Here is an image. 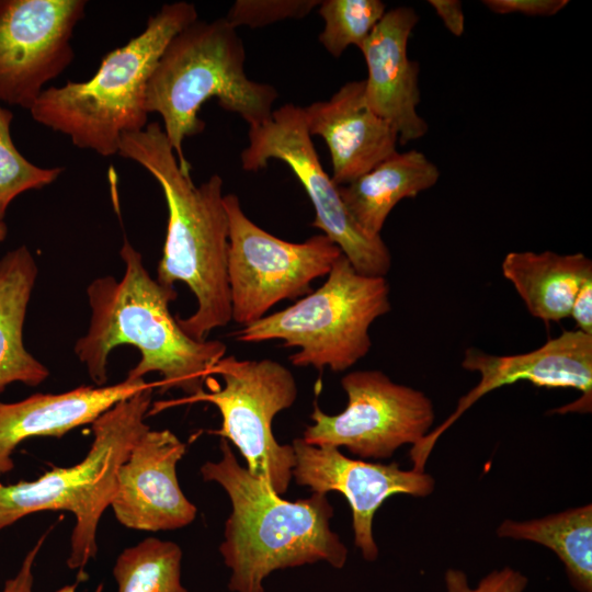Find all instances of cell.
Segmentation results:
<instances>
[{
	"mask_svg": "<svg viewBox=\"0 0 592 592\" xmlns=\"http://www.w3.org/2000/svg\"><path fill=\"white\" fill-rule=\"evenodd\" d=\"M119 255L125 264L123 277H98L87 288L91 319L87 333L75 344L76 355L94 384L104 386L110 353L118 345H133L140 361L127 379L157 372L160 392L180 389L187 397L197 395L227 346L218 340H194L180 328L169 310L177 291L150 276L127 238Z\"/></svg>",
	"mask_w": 592,
	"mask_h": 592,
	"instance_id": "1",
	"label": "cell"
},
{
	"mask_svg": "<svg viewBox=\"0 0 592 592\" xmlns=\"http://www.w3.org/2000/svg\"><path fill=\"white\" fill-rule=\"evenodd\" d=\"M117 155L140 164L163 192L168 227L156 280L166 287H174L175 282L189 286L197 309L177 321L192 339L207 340L212 330L232 320L223 179L213 174L196 186L191 175L180 169L158 122L147 124L140 132L124 134Z\"/></svg>",
	"mask_w": 592,
	"mask_h": 592,
	"instance_id": "2",
	"label": "cell"
},
{
	"mask_svg": "<svg viewBox=\"0 0 592 592\" xmlns=\"http://www.w3.org/2000/svg\"><path fill=\"white\" fill-rule=\"evenodd\" d=\"M221 458L201 467L204 481L228 494L232 511L225 523L219 551L231 570L232 592H264V579L275 570L326 561L344 567L348 548L330 528L333 508L326 493L297 501L282 499L242 467L227 440Z\"/></svg>",
	"mask_w": 592,
	"mask_h": 592,
	"instance_id": "3",
	"label": "cell"
},
{
	"mask_svg": "<svg viewBox=\"0 0 592 592\" xmlns=\"http://www.w3.org/2000/svg\"><path fill=\"white\" fill-rule=\"evenodd\" d=\"M246 49L237 29L225 18L196 20L169 42L149 78L146 111L158 113L180 169L191 175L183 151L186 137L201 134L198 113L215 98L219 106L238 114L249 127L273 113L277 90L247 77Z\"/></svg>",
	"mask_w": 592,
	"mask_h": 592,
	"instance_id": "4",
	"label": "cell"
},
{
	"mask_svg": "<svg viewBox=\"0 0 592 592\" xmlns=\"http://www.w3.org/2000/svg\"><path fill=\"white\" fill-rule=\"evenodd\" d=\"M198 19L194 4H163L144 31L109 52L86 81L46 88L29 110L32 118L102 157L118 153L124 134L147 126L149 78L169 42Z\"/></svg>",
	"mask_w": 592,
	"mask_h": 592,
	"instance_id": "5",
	"label": "cell"
},
{
	"mask_svg": "<svg viewBox=\"0 0 592 592\" xmlns=\"http://www.w3.org/2000/svg\"><path fill=\"white\" fill-rule=\"evenodd\" d=\"M156 383L126 398L92 423L86 457L70 467H54L32 481L0 482V531L29 514L69 511L76 522L70 537L69 569L79 570L98 551L96 530L116 490L119 466L150 428L145 422Z\"/></svg>",
	"mask_w": 592,
	"mask_h": 592,
	"instance_id": "6",
	"label": "cell"
},
{
	"mask_svg": "<svg viewBox=\"0 0 592 592\" xmlns=\"http://www.w3.org/2000/svg\"><path fill=\"white\" fill-rule=\"evenodd\" d=\"M389 310L387 280L358 273L342 254L318 289L242 327L235 338L246 343L281 340L285 348H298L289 356L293 365L342 372L369 352V327Z\"/></svg>",
	"mask_w": 592,
	"mask_h": 592,
	"instance_id": "7",
	"label": "cell"
},
{
	"mask_svg": "<svg viewBox=\"0 0 592 592\" xmlns=\"http://www.w3.org/2000/svg\"><path fill=\"white\" fill-rule=\"evenodd\" d=\"M208 388L175 403L209 402L220 412L221 426L214 433L230 441L244 457L248 471L276 494L288 489L295 455L292 445L280 444L272 432L274 417L297 398L292 372L264 358H220L207 377Z\"/></svg>",
	"mask_w": 592,
	"mask_h": 592,
	"instance_id": "8",
	"label": "cell"
},
{
	"mask_svg": "<svg viewBox=\"0 0 592 592\" xmlns=\"http://www.w3.org/2000/svg\"><path fill=\"white\" fill-rule=\"evenodd\" d=\"M228 217L231 319L242 327L265 317L283 299L311 293L343 254L326 235L303 242L280 239L253 223L235 194L224 195Z\"/></svg>",
	"mask_w": 592,
	"mask_h": 592,
	"instance_id": "9",
	"label": "cell"
},
{
	"mask_svg": "<svg viewBox=\"0 0 592 592\" xmlns=\"http://www.w3.org/2000/svg\"><path fill=\"white\" fill-rule=\"evenodd\" d=\"M248 146L241 151V167L255 172L272 159L284 162L307 193L314 209L311 226L322 230L346 257L355 271L368 276L389 272L391 255L382 237H368L348 214L338 185L323 170L303 107L286 103L273 110L269 119L249 127Z\"/></svg>",
	"mask_w": 592,
	"mask_h": 592,
	"instance_id": "10",
	"label": "cell"
},
{
	"mask_svg": "<svg viewBox=\"0 0 592 592\" xmlns=\"http://www.w3.org/2000/svg\"><path fill=\"white\" fill-rule=\"evenodd\" d=\"M348 405L339 414L315 402L314 423L303 440L315 446H344L361 458H388L406 444H418L431 431L435 413L421 390L392 382L380 371H355L341 378Z\"/></svg>",
	"mask_w": 592,
	"mask_h": 592,
	"instance_id": "11",
	"label": "cell"
},
{
	"mask_svg": "<svg viewBox=\"0 0 592 592\" xmlns=\"http://www.w3.org/2000/svg\"><path fill=\"white\" fill-rule=\"evenodd\" d=\"M86 0H0V103L30 110L75 58Z\"/></svg>",
	"mask_w": 592,
	"mask_h": 592,
	"instance_id": "12",
	"label": "cell"
},
{
	"mask_svg": "<svg viewBox=\"0 0 592 592\" xmlns=\"http://www.w3.org/2000/svg\"><path fill=\"white\" fill-rule=\"evenodd\" d=\"M463 368L476 372L478 384L463 396L454 412L410 449L413 469L424 471L439 437L481 397L494 389L526 380L538 387L572 388L579 399L551 412H591L592 407V335L580 330H566L540 348L515 355H493L476 348L465 351Z\"/></svg>",
	"mask_w": 592,
	"mask_h": 592,
	"instance_id": "13",
	"label": "cell"
},
{
	"mask_svg": "<svg viewBox=\"0 0 592 592\" xmlns=\"http://www.w3.org/2000/svg\"><path fill=\"white\" fill-rule=\"evenodd\" d=\"M293 477L312 492L337 491L352 510L354 544L366 561H375L378 547L373 536V519L382 504L394 494L424 498L435 487L434 478L414 469H401L398 463H368L344 456L338 447L315 446L303 437L293 441Z\"/></svg>",
	"mask_w": 592,
	"mask_h": 592,
	"instance_id": "14",
	"label": "cell"
},
{
	"mask_svg": "<svg viewBox=\"0 0 592 592\" xmlns=\"http://www.w3.org/2000/svg\"><path fill=\"white\" fill-rule=\"evenodd\" d=\"M186 445L169 430L146 431L119 466L111 508L125 527L169 531L191 524L196 506L184 496L177 464Z\"/></svg>",
	"mask_w": 592,
	"mask_h": 592,
	"instance_id": "15",
	"label": "cell"
},
{
	"mask_svg": "<svg viewBox=\"0 0 592 592\" xmlns=\"http://www.w3.org/2000/svg\"><path fill=\"white\" fill-rule=\"evenodd\" d=\"M419 21L411 7L386 11L358 48L365 59V100L397 132L399 143L423 137L428 123L418 114L419 64L408 57V41Z\"/></svg>",
	"mask_w": 592,
	"mask_h": 592,
	"instance_id": "16",
	"label": "cell"
},
{
	"mask_svg": "<svg viewBox=\"0 0 592 592\" xmlns=\"http://www.w3.org/2000/svg\"><path fill=\"white\" fill-rule=\"evenodd\" d=\"M365 81L344 83L329 100L303 107L309 135L321 137L330 153L332 181L345 185L397 151L396 129L372 111Z\"/></svg>",
	"mask_w": 592,
	"mask_h": 592,
	"instance_id": "17",
	"label": "cell"
},
{
	"mask_svg": "<svg viewBox=\"0 0 592 592\" xmlns=\"http://www.w3.org/2000/svg\"><path fill=\"white\" fill-rule=\"evenodd\" d=\"M151 383L127 379L104 386H80L60 394H34L15 402L0 401V476L14 468L13 453L31 437H61L84 424H92L117 402L147 388Z\"/></svg>",
	"mask_w": 592,
	"mask_h": 592,
	"instance_id": "18",
	"label": "cell"
},
{
	"mask_svg": "<svg viewBox=\"0 0 592 592\" xmlns=\"http://www.w3.org/2000/svg\"><path fill=\"white\" fill-rule=\"evenodd\" d=\"M439 168L418 150L394 152L367 173L338 186L342 203L368 237H380L394 207L436 184Z\"/></svg>",
	"mask_w": 592,
	"mask_h": 592,
	"instance_id": "19",
	"label": "cell"
},
{
	"mask_svg": "<svg viewBox=\"0 0 592 592\" xmlns=\"http://www.w3.org/2000/svg\"><path fill=\"white\" fill-rule=\"evenodd\" d=\"M501 270L533 317L557 322L570 317L578 291L592 277V261L583 253L512 251Z\"/></svg>",
	"mask_w": 592,
	"mask_h": 592,
	"instance_id": "20",
	"label": "cell"
},
{
	"mask_svg": "<svg viewBox=\"0 0 592 592\" xmlns=\"http://www.w3.org/2000/svg\"><path fill=\"white\" fill-rule=\"evenodd\" d=\"M37 265L26 246L8 251L0 259V394L13 383L36 387L48 368L23 342V326L37 276Z\"/></svg>",
	"mask_w": 592,
	"mask_h": 592,
	"instance_id": "21",
	"label": "cell"
},
{
	"mask_svg": "<svg viewBox=\"0 0 592 592\" xmlns=\"http://www.w3.org/2000/svg\"><path fill=\"white\" fill-rule=\"evenodd\" d=\"M500 538L528 540L553 550L578 592H592V505L585 504L528 521L504 520Z\"/></svg>",
	"mask_w": 592,
	"mask_h": 592,
	"instance_id": "22",
	"label": "cell"
},
{
	"mask_svg": "<svg viewBox=\"0 0 592 592\" xmlns=\"http://www.w3.org/2000/svg\"><path fill=\"white\" fill-rule=\"evenodd\" d=\"M181 565L178 544L147 537L118 555L113 568L117 592H187Z\"/></svg>",
	"mask_w": 592,
	"mask_h": 592,
	"instance_id": "23",
	"label": "cell"
},
{
	"mask_svg": "<svg viewBox=\"0 0 592 592\" xmlns=\"http://www.w3.org/2000/svg\"><path fill=\"white\" fill-rule=\"evenodd\" d=\"M318 7L325 22L318 39L334 58L351 45L360 48L386 12L380 0H323Z\"/></svg>",
	"mask_w": 592,
	"mask_h": 592,
	"instance_id": "24",
	"label": "cell"
},
{
	"mask_svg": "<svg viewBox=\"0 0 592 592\" xmlns=\"http://www.w3.org/2000/svg\"><path fill=\"white\" fill-rule=\"evenodd\" d=\"M13 113L0 103V221L11 202L30 190H41L53 183L64 168H41L29 161L11 137Z\"/></svg>",
	"mask_w": 592,
	"mask_h": 592,
	"instance_id": "25",
	"label": "cell"
},
{
	"mask_svg": "<svg viewBox=\"0 0 592 592\" xmlns=\"http://www.w3.org/2000/svg\"><path fill=\"white\" fill-rule=\"evenodd\" d=\"M320 0H237L225 19L234 26L262 27L287 19H303Z\"/></svg>",
	"mask_w": 592,
	"mask_h": 592,
	"instance_id": "26",
	"label": "cell"
},
{
	"mask_svg": "<svg viewBox=\"0 0 592 592\" xmlns=\"http://www.w3.org/2000/svg\"><path fill=\"white\" fill-rule=\"evenodd\" d=\"M444 582L445 592H524L528 580L521 571L504 567L491 571L473 588L463 570L449 568Z\"/></svg>",
	"mask_w": 592,
	"mask_h": 592,
	"instance_id": "27",
	"label": "cell"
},
{
	"mask_svg": "<svg viewBox=\"0 0 592 592\" xmlns=\"http://www.w3.org/2000/svg\"><path fill=\"white\" fill-rule=\"evenodd\" d=\"M568 0H483L482 4L497 14L519 13L527 16H553Z\"/></svg>",
	"mask_w": 592,
	"mask_h": 592,
	"instance_id": "28",
	"label": "cell"
},
{
	"mask_svg": "<svg viewBox=\"0 0 592 592\" xmlns=\"http://www.w3.org/2000/svg\"><path fill=\"white\" fill-rule=\"evenodd\" d=\"M46 536V534L42 535L35 545L27 551L18 573L5 581L1 592H34L33 567Z\"/></svg>",
	"mask_w": 592,
	"mask_h": 592,
	"instance_id": "29",
	"label": "cell"
},
{
	"mask_svg": "<svg viewBox=\"0 0 592 592\" xmlns=\"http://www.w3.org/2000/svg\"><path fill=\"white\" fill-rule=\"evenodd\" d=\"M578 330L592 335V277L583 282L578 291L570 311Z\"/></svg>",
	"mask_w": 592,
	"mask_h": 592,
	"instance_id": "30",
	"label": "cell"
},
{
	"mask_svg": "<svg viewBox=\"0 0 592 592\" xmlns=\"http://www.w3.org/2000/svg\"><path fill=\"white\" fill-rule=\"evenodd\" d=\"M429 4L434 9L445 27L455 36H462L465 31V16L462 2L458 0H430Z\"/></svg>",
	"mask_w": 592,
	"mask_h": 592,
	"instance_id": "31",
	"label": "cell"
},
{
	"mask_svg": "<svg viewBox=\"0 0 592 592\" xmlns=\"http://www.w3.org/2000/svg\"><path fill=\"white\" fill-rule=\"evenodd\" d=\"M76 590H77V583L64 585L60 589H58L56 592H76ZM94 592H103V585L102 584L98 585Z\"/></svg>",
	"mask_w": 592,
	"mask_h": 592,
	"instance_id": "32",
	"label": "cell"
},
{
	"mask_svg": "<svg viewBox=\"0 0 592 592\" xmlns=\"http://www.w3.org/2000/svg\"><path fill=\"white\" fill-rule=\"evenodd\" d=\"M8 235V227L4 221H0V242H2Z\"/></svg>",
	"mask_w": 592,
	"mask_h": 592,
	"instance_id": "33",
	"label": "cell"
}]
</instances>
